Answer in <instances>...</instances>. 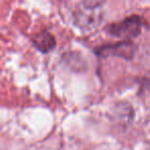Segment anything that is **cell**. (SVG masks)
I'll return each mask as SVG.
<instances>
[{"label":"cell","instance_id":"1","mask_svg":"<svg viewBox=\"0 0 150 150\" xmlns=\"http://www.w3.org/2000/svg\"><path fill=\"white\" fill-rule=\"evenodd\" d=\"M141 30V23L138 17L127 18L118 24H112L110 26L111 34L119 37H134L138 35Z\"/></svg>","mask_w":150,"mask_h":150},{"label":"cell","instance_id":"2","mask_svg":"<svg viewBox=\"0 0 150 150\" xmlns=\"http://www.w3.org/2000/svg\"><path fill=\"white\" fill-rule=\"evenodd\" d=\"M34 43L37 46V48L41 52H50L56 45V41L52 35L47 32L40 33L34 38Z\"/></svg>","mask_w":150,"mask_h":150}]
</instances>
